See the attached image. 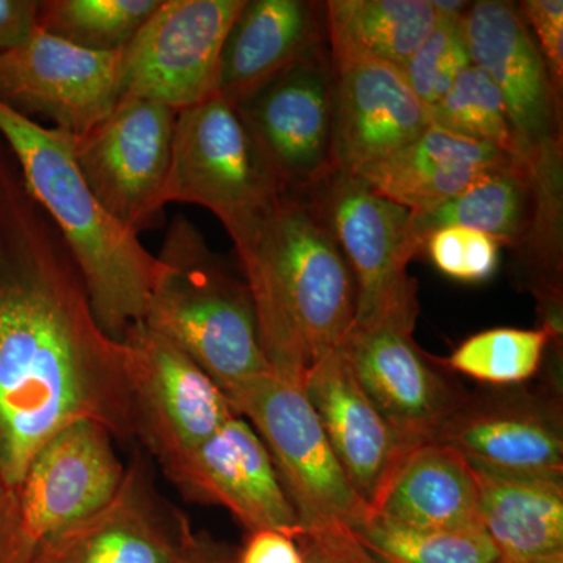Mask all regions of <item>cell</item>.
Masks as SVG:
<instances>
[{
  "instance_id": "1",
  "label": "cell",
  "mask_w": 563,
  "mask_h": 563,
  "mask_svg": "<svg viewBox=\"0 0 563 563\" xmlns=\"http://www.w3.org/2000/svg\"><path fill=\"white\" fill-rule=\"evenodd\" d=\"M135 437L128 344L107 335L60 233L0 140V476L18 492L55 433Z\"/></svg>"
},
{
  "instance_id": "2",
  "label": "cell",
  "mask_w": 563,
  "mask_h": 563,
  "mask_svg": "<svg viewBox=\"0 0 563 563\" xmlns=\"http://www.w3.org/2000/svg\"><path fill=\"white\" fill-rule=\"evenodd\" d=\"M269 372L302 387L355 324L357 292L328 225L302 195L284 192L265 235L240 262Z\"/></svg>"
},
{
  "instance_id": "3",
  "label": "cell",
  "mask_w": 563,
  "mask_h": 563,
  "mask_svg": "<svg viewBox=\"0 0 563 563\" xmlns=\"http://www.w3.org/2000/svg\"><path fill=\"white\" fill-rule=\"evenodd\" d=\"M0 140L25 190L68 247L96 320L107 335L122 342L146 317L163 276L162 262L96 198L74 161L68 133L0 102Z\"/></svg>"
},
{
  "instance_id": "4",
  "label": "cell",
  "mask_w": 563,
  "mask_h": 563,
  "mask_svg": "<svg viewBox=\"0 0 563 563\" xmlns=\"http://www.w3.org/2000/svg\"><path fill=\"white\" fill-rule=\"evenodd\" d=\"M157 257L163 276L144 324L198 363L225 396L272 373L246 282L210 250L184 214L174 217Z\"/></svg>"
},
{
  "instance_id": "5",
  "label": "cell",
  "mask_w": 563,
  "mask_h": 563,
  "mask_svg": "<svg viewBox=\"0 0 563 563\" xmlns=\"http://www.w3.org/2000/svg\"><path fill=\"white\" fill-rule=\"evenodd\" d=\"M284 192L232 103L214 95L177 113L163 206L187 202L210 210L242 262L261 243Z\"/></svg>"
},
{
  "instance_id": "6",
  "label": "cell",
  "mask_w": 563,
  "mask_h": 563,
  "mask_svg": "<svg viewBox=\"0 0 563 563\" xmlns=\"http://www.w3.org/2000/svg\"><path fill=\"white\" fill-rule=\"evenodd\" d=\"M302 196L350 265L357 292L354 325L388 324L413 332L420 303L407 268L424 252L413 211L336 168Z\"/></svg>"
},
{
  "instance_id": "7",
  "label": "cell",
  "mask_w": 563,
  "mask_h": 563,
  "mask_svg": "<svg viewBox=\"0 0 563 563\" xmlns=\"http://www.w3.org/2000/svg\"><path fill=\"white\" fill-rule=\"evenodd\" d=\"M228 398L265 443L301 531L328 525L354 529L368 517L372 510L352 488L302 387L266 373Z\"/></svg>"
},
{
  "instance_id": "8",
  "label": "cell",
  "mask_w": 563,
  "mask_h": 563,
  "mask_svg": "<svg viewBox=\"0 0 563 563\" xmlns=\"http://www.w3.org/2000/svg\"><path fill=\"white\" fill-rule=\"evenodd\" d=\"M233 551L192 531L139 455L98 514L40 544L36 563H221Z\"/></svg>"
},
{
  "instance_id": "9",
  "label": "cell",
  "mask_w": 563,
  "mask_h": 563,
  "mask_svg": "<svg viewBox=\"0 0 563 563\" xmlns=\"http://www.w3.org/2000/svg\"><path fill=\"white\" fill-rule=\"evenodd\" d=\"M244 0H162L121 51L120 99L180 111L217 95L225 36Z\"/></svg>"
},
{
  "instance_id": "10",
  "label": "cell",
  "mask_w": 563,
  "mask_h": 563,
  "mask_svg": "<svg viewBox=\"0 0 563 563\" xmlns=\"http://www.w3.org/2000/svg\"><path fill=\"white\" fill-rule=\"evenodd\" d=\"M179 111L121 98L98 125L70 136L74 161L99 202L140 235L158 221Z\"/></svg>"
},
{
  "instance_id": "11",
  "label": "cell",
  "mask_w": 563,
  "mask_h": 563,
  "mask_svg": "<svg viewBox=\"0 0 563 563\" xmlns=\"http://www.w3.org/2000/svg\"><path fill=\"white\" fill-rule=\"evenodd\" d=\"M135 437L161 463L179 461L236 412L198 363L144 322L125 333Z\"/></svg>"
},
{
  "instance_id": "12",
  "label": "cell",
  "mask_w": 563,
  "mask_h": 563,
  "mask_svg": "<svg viewBox=\"0 0 563 563\" xmlns=\"http://www.w3.org/2000/svg\"><path fill=\"white\" fill-rule=\"evenodd\" d=\"M121 52H95L36 27L0 54V102L22 117L80 136L120 101Z\"/></svg>"
},
{
  "instance_id": "13",
  "label": "cell",
  "mask_w": 563,
  "mask_h": 563,
  "mask_svg": "<svg viewBox=\"0 0 563 563\" xmlns=\"http://www.w3.org/2000/svg\"><path fill=\"white\" fill-rule=\"evenodd\" d=\"M285 192L309 191L335 169L333 70L324 52L236 107Z\"/></svg>"
},
{
  "instance_id": "14",
  "label": "cell",
  "mask_w": 563,
  "mask_h": 563,
  "mask_svg": "<svg viewBox=\"0 0 563 563\" xmlns=\"http://www.w3.org/2000/svg\"><path fill=\"white\" fill-rule=\"evenodd\" d=\"M433 442L453 448L484 472L562 479L561 404L544 393L507 390L466 398Z\"/></svg>"
},
{
  "instance_id": "15",
  "label": "cell",
  "mask_w": 563,
  "mask_h": 563,
  "mask_svg": "<svg viewBox=\"0 0 563 563\" xmlns=\"http://www.w3.org/2000/svg\"><path fill=\"white\" fill-rule=\"evenodd\" d=\"M163 472L185 498L224 507L247 532H301L272 455L240 415Z\"/></svg>"
},
{
  "instance_id": "16",
  "label": "cell",
  "mask_w": 563,
  "mask_h": 563,
  "mask_svg": "<svg viewBox=\"0 0 563 563\" xmlns=\"http://www.w3.org/2000/svg\"><path fill=\"white\" fill-rule=\"evenodd\" d=\"M463 27L472 63L501 92L525 157L562 146V98L518 5L479 0L463 13Z\"/></svg>"
},
{
  "instance_id": "17",
  "label": "cell",
  "mask_w": 563,
  "mask_h": 563,
  "mask_svg": "<svg viewBox=\"0 0 563 563\" xmlns=\"http://www.w3.org/2000/svg\"><path fill=\"white\" fill-rule=\"evenodd\" d=\"M124 474L103 426H66L35 454L18 488L25 532L40 547L87 520L114 498Z\"/></svg>"
},
{
  "instance_id": "18",
  "label": "cell",
  "mask_w": 563,
  "mask_h": 563,
  "mask_svg": "<svg viewBox=\"0 0 563 563\" xmlns=\"http://www.w3.org/2000/svg\"><path fill=\"white\" fill-rule=\"evenodd\" d=\"M342 350L362 390L410 446L433 442L466 399L421 354L412 332L354 325Z\"/></svg>"
},
{
  "instance_id": "19",
  "label": "cell",
  "mask_w": 563,
  "mask_h": 563,
  "mask_svg": "<svg viewBox=\"0 0 563 563\" xmlns=\"http://www.w3.org/2000/svg\"><path fill=\"white\" fill-rule=\"evenodd\" d=\"M333 70V163L355 173L431 128L429 110L402 73L368 58H336Z\"/></svg>"
},
{
  "instance_id": "20",
  "label": "cell",
  "mask_w": 563,
  "mask_h": 563,
  "mask_svg": "<svg viewBox=\"0 0 563 563\" xmlns=\"http://www.w3.org/2000/svg\"><path fill=\"white\" fill-rule=\"evenodd\" d=\"M302 390L352 488L372 510L398 463L415 446L362 390L342 346L309 369Z\"/></svg>"
},
{
  "instance_id": "21",
  "label": "cell",
  "mask_w": 563,
  "mask_h": 563,
  "mask_svg": "<svg viewBox=\"0 0 563 563\" xmlns=\"http://www.w3.org/2000/svg\"><path fill=\"white\" fill-rule=\"evenodd\" d=\"M324 5L244 0L222 46L217 95L243 106L292 66L324 52Z\"/></svg>"
},
{
  "instance_id": "22",
  "label": "cell",
  "mask_w": 563,
  "mask_h": 563,
  "mask_svg": "<svg viewBox=\"0 0 563 563\" xmlns=\"http://www.w3.org/2000/svg\"><path fill=\"white\" fill-rule=\"evenodd\" d=\"M512 158L490 144L463 139L432 124L412 143L352 174L406 209L428 211Z\"/></svg>"
},
{
  "instance_id": "23",
  "label": "cell",
  "mask_w": 563,
  "mask_h": 563,
  "mask_svg": "<svg viewBox=\"0 0 563 563\" xmlns=\"http://www.w3.org/2000/svg\"><path fill=\"white\" fill-rule=\"evenodd\" d=\"M372 512L417 529L481 528L476 470L446 444L415 446L396 466Z\"/></svg>"
},
{
  "instance_id": "24",
  "label": "cell",
  "mask_w": 563,
  "mask_h": 563,
  "mask_svg": "<svg viewBox=\"0 0 563 563\" xmlns=\"http://www.w3.org/2000/svg\"><path fill=\"white\" fill-rule=\"evenodd\" d=\"M474 470L479 525L503 563H563L562 479Z\"/></svg>"
},
{
  "instance_id": "25",
  "label": "cell",
  "mask_w": 563,
  "mask_h": 563,
  "mask_svg": "<svg viewBox=\"0 0 563 563\" xmlns=\"http://www.w3.org/2000/svg\"><path fill=\"white\" fill-rule=\"evenodd\" d=\"M539 210L532 162L515 157L477 177L442 206L413 211V224L422 243L437 229L457 225L483 232L499 246L520 250L531 240Z\"/></svg>"
},
{
  "instance_id": "26",
  "label": "cell",
  "mask_w": 563,
  "mask_h": 563,
  "mask_svg": "<svg viewBox=\"0 0 563 563\" xmlns=\"http://www.w3.org/2000/svg\"><path fill=\"white\" fill-rule=\"evenodd\" d=\"M331 58H368L401 70L435 27L432 0H331L324 3Z\"/></svg>"
},
{
  "instance_id": "27",
  "label": "cell",
  "mask_w": 563,
  "mask_h": 563,
  "mask_svg": "<svg viewBox=\"0 0 563 563\" xmlns=\"http://www.w3.org/2000/svg\"><path fill=\"white\" fill-rule=\"evenodd\" d=\"M352 531L384 563H503L483 528L417 529L369 512Z\"/></svg>"
},
{
  "instance_id": "28",
  "label": "cell",
  "mask_w": 563,
  "mask_h": 563,
  "mask_svg": "<svg viewBox=\"0 0 563 563\" xmlns=\"http://www.w3.org/2000/svg\"><path fill=\"white\" fill-rule=\"evenodd\" d=\"M162 0H41L36 27L95 52H121Z\"/></svg>"
},
{
  "instance_id": "29",
  "label": "cell",
  "mask_w": 563,
  "mask_h": 563,
  "mask_svg": "<svg viewBox=\"0 0 563 563\" xmlns=\"http://www.w3.org/2000/svg\"><path fill=\"white\" fill-rule=\"evenodd\" d=\"M429 117L432 124L443 131L490 144L514 157L526 158L501 92L477 66L463 70L442 101L429 109Z\"/></svg>"
},
{
  "instance_id": "30",
  "label": "cell",
  "mask_w": 563,
  "mask_h": 563,
  "mask_svg": "<svg viewBox=\"0 0 563 563\" xmlns=\"http://www.w3.org/2000/svg\"><path fill=\"white\" fill-rule=\"evenodd\" d=\"M551 342L543 329H490L465 340L448 366L479 383L517 385L536 376Z\"/></svg>"
},
{
  "instance_id": "31",
  "label": "cell",
  "mask_w": 563,
  "mask_h": 563,
  "mask_svg": "<svg viewBox=\"0 0 563 563\" xmlns=\"http://www.w3.org/2000/svg\"><path fill=\"white\" fill-rule=\"evenodd\" d=\"M437 11L435 27L401 69L404 79L428 110L442 101L463 70L473 65L463 27L465 10Z\"/></svg>"
},
{
  "instance_id": "32",
  "label": "cell",
  "mask_w": 563,
  "mask_h": 563,
  "mask_svg": "<svg viewBox=\"0 0 563 563\" xmlns=\"http://www.w3.org/2000/svg\"><path fill=\"white\" fill-rule=\"evenodd\" d=\"M499 244L483 232L466 228L437 229L426 239L424 252L433 266L451 279L477 284L498 269Z\"/></svg>"
},
{
  "instance_id": "33",
  "label": "cell",
  "mask_w": 563,
  "mask_h": 563,
  "mask_svg": "<svg viewBox=\"0 0 563 563\" xmlns=\"http://www.w3.org/2000/svg\"><path fill=\"white\" fill-rule=\"evenodd\" d=\"M542 54L551 84L562 98L563 88V2L562 0H526L518 5Z\"/></svg>"
},
{
  "instance_id": "34",
  "label": "cell",
  "mask_w": 563,
  "mask_h": 563,
  "mask_svg": "<svg viewBox=\"0 0 563 563\" xmlns=\"http://www.w3.org/2000/svg\"><path fill=\"white\" fill-rule=\"evenodd\" d=\"M295 540L306 563H384L346 525L302 529Z\"/></svg>"
},
{
  "instance_id": "35",
  "label": "cell",
  "mask_w": 563,
  "mask_h": 563,
  "mask_svg": "<svg viewBox=\"0 0 563 563\" xmlns=\"http://www.w3.org/2000/svg\"><path fill=\"white\" fill-rule=\"evenodd\" d=\"M38 551L22 525L18 492L0 476V563H36Z\"/></svg>"
},
{
  "instance_id": "36",
  "label": "cell",
  "mask_w": 563,
  "mask_h": 563,
  "mask_svg": "<svg viewBox=\"0 0 563 563\" xmlns=\"http://www.w3.org/2000/svg\"><path fill=\"white\" fill-rule=\"evenodd\" d=\"M235 563H306L292 537L273 529L250 532Z\"/></svg>"
},
{
  "instance_id": "37",
  "label": "cell",
  "mask_w": 563,
  "mask_h": 563,
  "mask_svg": "<svg viewBox=\"0 0 563 563\" xmlns=\"http://www.w3.org/2000/svg\"><path fill=\"white\" fill-rule=\"evenodd\" d=\"M40 0H0V54L13 49L36 29Z\"/></svg>"
},
{
  "instance_id": "38",
  "label": "cell",
  "mask_w": 563,
  "mask_h": 563,
  "mask_svg": "<svg viewBox=\"0 0 563 563\" xmlns=\"http://www.w3.org/2000/svg\"><path fill=\"white\" fill-rule=\"evenodd\" d=\"M236 562V553H232L231 555H228V558L224 559L221 563H235Z\"/></svg>"
}]
</instances>
